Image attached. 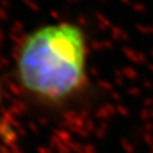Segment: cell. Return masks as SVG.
I'll return each mask as SVG.
<instances>
[{
	"instance_id": "6da1fadb",
	"label": "cell",
	"mask_w": 153,
	"mask_h": 153,
	"mask_svg": "<svg viewBox=\"0 0 153 153\" xmlns=\"http://www.w3.org/2000/svg\"><path fill=\"white\" fill-rule=\"evenodd\" d=\"M88 38L68 19L46 22L26 33L14 56L22 91L47 107H61L83 93L88 83Z\"/></svg>"
},
{
	"instance_id": "7a4b0ae2",
	"label": "cell",
	"mask_w": 153,
	"mask_h": 153,
	"mask_svg": "<svg viewBox=\"0 0 153 153\" xmlns=\"http://www.w3.org/2000/svg\"><path fill=\"white\" fill-rule=\"evenodd\" d=\"M0 102H1V91H0Z\"/></svg>"
}]
</instances>
